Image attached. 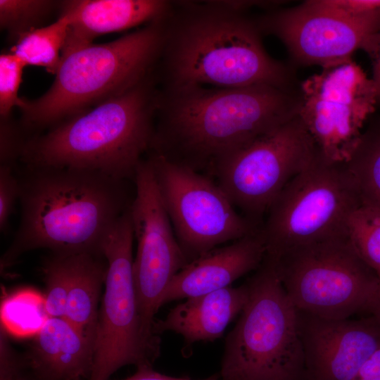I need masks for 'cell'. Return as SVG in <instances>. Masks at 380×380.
Returning a JSON list of instances; mask_svg holds the SVG:
<instances>
[{
    "mask_svg": "<svg viewBox=\"0 0 380 380\" xmlns=\"http://www.w3.org/2000/svg\"><path fill=\"white\" fill-rule=\"evenodd\" d=\"M289 88L160 87L150 151L211 177L231 153L298 114Z\"/></svg>",
    "mask_w": 380,
    "mask_h": 380,
    "instance_id": "cell-1",
    "label": "cell"
},
{
    "mask_svg": "<svg viewBox=\"0 0 380 380\" xmlns=\"http://www.w3.org/2000/svg\"><path fill=\"white\" fill-rule=\"evenodd\" d=\"M22 167L20 172L15 171L20 219L1 258V270L39 248L103 255V243L133 200L128 180L90 170Z\"/></svg>",
    "mask_w": 380,
    "mask_h": 380,
    "instance_id": "cell-2",
    "label": "cell"
},
{
    "mask_svg": "<svg viewBox=\"0 0 380 380\" xmlns=\"http://www.w3.org/2000/svg\"><path fill=\"white\" fill-rule=\"evenodd\" d=\"M255 19L220 1H172L156 70L160 87L289 88L286 67L265 51Z\"/></svg>",
    "mask_w": 380,
    "mask_h": 380,
    "instance_id": "cell-3",
    "label": "cell"
},
{
    "mask_svg": "<svg viewBox=\"0 0 380 380\" xmlns=\"http://www.w3.org/2000/svg\"><path fill=\"white\" fill-rule=\"evenodd\" d=\"M159 95L154 72L128 91L30 137L19 162L134 179L142 156L150 150Z\"/></svg>",
    "mask_w": 380,
    "mask_h": 380,
    "instance_id": "cell-4",
    "label": "cell"
},
{
    "mask_svg": "<svg viewBox=\"0 0 380 380\" xmlns=\"http://www.w3.org/2000/svg\"><path fill=\"white\" fill-rule=\"evenodd\" d=\"M167 16L112 42L89 44L61 54L49 89L23 99L24 131L42 130L122 94L153 74L160 58Z\"/></svg>",
    "mask_w": 380,
    "mask_h": 380,
    "instance_id": "cell-5",
    "label": "cell"
},
{
    "mask_svg": "<svg viewBox=\"0 0 380 380\" xmlns=\"http://www.w3.org/2000/svg\"><path fill=\"white\" fill-rule=\"evenodd\" d=\"M248 301L228 334L220 380H308L298 311L272 260L247 280Z\"/></svg>",
    "mask_w": 380,
    "mask_h": 380,
    "instance_id": "cell-6",
    "label": "cell"
},
{
    "mask_svg": "<svg viewBox=\"0 0 380 380\" xmlns=\"http://www.w3.org/2000/svg\"><path fill=\"white\" fill-rule=\"evenodd\" d=\"M270 259L297 310L330 319L366 314L380 320L379 279L347 237L300 246Z\"/></svg>",
    "mask_w": 380,
    "mask_h": 380,
    "instance_id": "cell-7",
    "label": "cell"
},
{
    "mask_svg": "<svg viewBox=\"0 0 380 380\" xmlns=\"http://www.w3.org/2000/svg\"><path fill=\"white\" fill-rule=\"evenodd\" d=\"M361 201L346 164L329 163L319 153L269 208L260 227L265 256L276 259L300 246L347 237L348 220Z\"/></svg>",
    "mask_w": 380,
    "mask_h": 380,
    "instance_id": "cell-8",
    "label": "cell"
},
{
    "mask_svg": "<svg viewBox=\"0 0 380 380\" xmlns=\"http://www.w3.org/2000/svg\"><path fill=\"white\" fill-rule=\"evenodd\" d=\"M318 154L298 114L227 156L211 177L236 209L261 226L278 195Z\"/></svg>",
    "mask_w": 380,
    "mask_h": 380,
    "instance_id": "cell-9",
    "label": "cell"
},
{
    "mask_svg": "<svg viewBox=\"0 0 380 380\" xmlns=\"http://www.w3.org/2000/svg\"><path fill=\"white\" fill-rule=\"evenodd\" d=\"M134 239L130 206L103 245L107 262L89 380H108L126 365L151 367L159 355L145 341L133 277Z\"/></svg>",
    "mask_w": 380,
    "mask_h": 380,
    "instance_id": "cell-10",
    "label": "cell"
},
{
    "mask_svg": "<svg viewBox=\"0 0 380 380\" xmlns=\"http://www.w3.org/2000/svg\"><path fill=\"white\" fill-rule=\"evenodd\" d=\"M148 160L165 208L189 262L260 225L239 214L210 177L150 152Z\"/></svg>",
    "mask_w": 380,
    "mask_h": 380,
    "instance_id": "cell-11",
    "label": "cell"
},
{
    "mask_svg": "<svg viewBox=\"0 0 380 380\" xmlns=\"http://www.w3.org/2000/svg\"><path fill=\"white\" fill-rule=\"evenodd\" d=\"M299 96L298 116L319 155L329 163H346L378 102L372 80L349 58L308 77Z\"/></svg>",
    "mask_w": 380,
    "mask_h": 380,
    "instance_id": "cell-12",
    "label": "cell"
},
{
    "mask_svg": "<svg viewBox=\"0 0 380 380\" xmlns=\"http://www.w3.org/2000/svg\"><path fill=\"white\" fill-rule=\"evenodd\" d=\"M130 205L137 242L133 277L144 338L157 348L160 340L153 331L161 297L173 277L188 262L175 235L147 159L138 165Z\"/></svg>",
    "mask_w": 380,
    "mask_h": 380,
    "instance_id": "cell-13",
    "label": "cell"
},
{
    "mask_svg": "<svg viewBox=\"0 0 380 380\" xmlns=\"http://www.w3.org/2000/svg\"><path fill=\"white\" fill-rule=\"evenodd\" d=\"M255 20L262 34L278 37L296 62L323 68L351 58L355 51L363 49L380 30V11L352 17L322 0H310L272 10Z\"/></svg>",
    "mask_w": 380,
    "mask_h": 380,
    "instance_id": "cell-14",
    "label": "cell"
},
{
    "mask_svg": "<svg viewBox=\"0 0 380 380\" xmlns=\"http://www.w3.org/2000/svg\"><path fill=\"white\" fill-rule=\"evenodd\" d=\"M298 311L308 380H353L380 346V320L330 319Z\"/></svg>",
    "mask_w": 380,
    "mask_h": 380,
    "instance_id": "cell-15",
    "label": "cell"
},
{
    "mask_svg": "<svg viewBox=\"0 0 380 380\" xmlns=\"http://www.w3.org/2000/svg\"><path fill=\"white\" fill-rule=\"evenodd\" d=\"M265 254L260 228L229 245L216 247L188 262L173 277L160 307L230 286L239 278L255 271Z\"/></svg>",
    "mask_w": 380,
    "mask_h": 380,
    "instance_id": "cell-16",
    "label": "cell"
},
{
    "mask_svg": "<svg viewBox=\"0 0 380 380\" xmlns=\"http://www.w3.org/2000/svg\"><path fill=\"white\" fill-rule=\"evenodd\" d=\"M172 1L164 0H69L59 4L68 26L61 54L119 32L166 17Z\"/></svg>",
    "mask_w": 380,
    "mask_h": 380,
    "instance_id": "cell-17",
    "label": "cell"
},
{
    "mask_svg": "<svg viewBox=\"0 0 380 380\" xmlns=\"http://www.w3.org/2000/svg\"><path fill=\"white\" fill-rule=\"evenodd\" d=\"M25 362L40 380L90 377L94 342L63 317H49L33 336Z\"/></svg>",
    "mask_w": 380,
    "mask_h": 380,
    "instance_id": "cell-18",
    "label": "cell"
},
{
    "mask_svg": "<svg viewBox=\"0 0 380 380\" xmlns=\"http://www.w3.org/2000/svg\"><path fill=\"white\" fill-rule=\"evenodd\" d=\"M249 296L247 282L187 298L173 307L162 319L154 322L155 335L172 331L188 345L213 341L223 334L229 324L241 314Z\"/></svg>",
    "mask_w": 380,
    "mask_h": 380,
    "instance_id": "cell-19",
    "label": "cell"
},
{
    "mask_svg": "<svg viewBox=\"0 0 380 380\" xmlns=\"http://www.w3.org/2000/svg\"><path fill=\"white\" fill-rule=\"evenodd\" d=\"M106 273L107 262L103 255L70 253V279L63 318L94 343L100 294Z\"/></svg>",
    "mask_w": 380,
    "mask_h": 380,
    "instance_id": "cell-20",
    "label": "cell"
},
{
    "mask_svg": "<svg viewBox=\"0 0 380 380\" xmlns=\"http://www.w3.org/2000/svg\"><path fill=\"white\" fill-rule=\"evenodd\" d=\"M68 26V18L59 15L54 23L46 27L19 35L9 51L17 56L26 66L43 67L48 72L55 75L61 63Z\"/></svg>",
    "mask_w": 380,
    "mask_h": 380,
    "instance_id": "cell-21",
    "label": "cell"
},
{
    "mask_svg": "<svg viewBox=\"0 0 380 380\" xmlns=\"http://www.w3.org/2000/svg\"><path fill=\"white\" fill-rule=\"evenodd\" d=\"M49 317L44 296L32 289L13 293L1 303V328L15 337L34 336Z\"/></svg>",
    "mask_w": 380,
    "mask_h": 380,
    "instance_id": "cell-22",
    "label": "cell"
},
{
    "mask_svg": "<svg viewBox=\"0 0 380 380\" xmlns=\"http://www.w3.org/2000/svg\"><path fill=\"white\" fill-rule=\"evenodd\" d=\"M345 164L355 180L361 199L380 207V129L362 133Z\"/></svg>",
    "mask_w": 380,
    "mask_h": 380,
    "instance_id": "cell-23",
    "label": "cell"
},
{
    "mask_svg": "<svg viewBox=\"0 0 380 380\" xmlns=\"http://www.w3.org/2000/svg\"><path fill=\"white\" fill-rule=\"evenodd\" d=\"M347 239L380 281V207L362 200L347 222Z\"/></svg>",
    "mask_w": 380,
    "mask_h": 380,
    "instance_id": "cell-24",
    "label": "cell"
},
{
    "mask_svg": "<svg viewBox=\"0 0 380 380\" xmlns=\"http://www.w3.org/2000/svg\"><path fill=\"white\" fill-rule=\"evenodd\" d=\"M59 4L49 0H0L1 28L14 42L21 34L38 28Z\"/></svg>",
    "mask_w": 380,
    "mask_h": 380,
    "instance_id": "cell-25",
    "label": "cell"
},
{
    "mask_svg": "<svg viewBox=\"0 0 380 380\" xmlns=\"http://www.w3.org/2000/svg\"><path fill=\"white\" fill-rule=\"evenodd\" d=\"M45 306L49 317H63L70 279V253L50 252L42 266Z\"/></svg>",
    "mask_w": 380,
    "mask_h": 380,
    "instance_id": "cell-26",
    "label": "cell"
},
{
    "mask_svg": "<svg viewBox=\"0 0 380 380\" xmlns=\"http://www.w3.org/2000/svg\"><path fill=\"white\" fill-rule=\"evenodd\" d=\"M25 64L8 51L0 55V117L10 118L14 107L20 108L23 99L18 96L22 75Z\"/></svg>",
    "mask_w": 380,
    "mask_h": 380,
    "instance_id": "cell-27",
    "label": "cell"
},
{
    "mask_svg": "<svg viewBox=\"0 0 380 380\" xmlns=\"http://www.w3.org/2000/svg\"><path fill=\"white\" fill-rule=\"evenodd\" d=\"M24 130L11 118L1 119L0 122V163L1 165L15 167L20 161L23 147L27 140Z\"/></svg>",
    "mask_w": 380,
    "mask_h": 380,
    "instance_id": "cell-28",
    "label": "cell"
},
{
    "mask_svg": "<svg viewBox=\"0 0 380 380\" xmlns=\"http://www.w3.org/2000/svg\"><path fill=\"white\" fill-rule=\"evenodd\" d=\"M15 167L0 165V230L4 232L8 224L15 205L20 197V184Z\"/></svg>",
    "mask_w": 380,
    "mask_h": 380,
    "instance_id": "cell-29",
    "label": "cell"
},
{
    "mask_svg": "<svg viewBox=\"0 0 380 380\" xmlns=\"http://www.w3.org/2000/svg\"><path fill=\"white\" fill-rule=\"evenodd\" d=\"M0 380H40L10 346L7 334H1Z\"/></svg>",
    "mask_w": 380,
    "mask_h": 380,
    "instance_id": "cell-30",
    "label": "cell"
},
{
    "mask_svg": "<svg viewBox=\"0 0 380 380\" xmlns=\"http://www.w3.org/2000/svg\"><path fill=\"white\" fill-rule=\"evenodd\" d=\"M327 6L352 17H362L380 11V0H322Z\"/></svg>",
    "mask_w": 380,
    "mask_h": 380,
    "instance_id": "cell-31",
    "label": "cell"
},
{
    "mask_svg": "<svg viewBox=\"0 0 380 380\" xmlns=\"http://www.w3.org/2000/svg\"><path fill=\"white\" fill-rule=\"evenodd\" d=\"M369 56L372 65V81L378 101H380V30L367 42L362 49Z\"/></svg>",
    "mask_w": 380,
    "mask_h": 380,
    "instance_id": "cell-32",
    "label": "cell"
},
{
    "mask_svg": "<svg viewBox=\"0 0 380 380\" xmlns=\"http://www.w3.org/2000/svg\"><path fill=\"white\" fill-rule=\"evenodd\" d=\"M353 380H380V346L362 365Z\"/></svg>",
    "mask_w": 380,
    "mask_h": 380,
    "instance_id": "cell-33",
    "label": "cell"
},
{
    "mask_svg": "<svg viewBox=\"0 0 380 380\" xmlns=\"http://www.w3.org/2000/svg\"><path fill=\"white\" fill-rule=\"evenodd\" d=\"M124 380H192L185 378H176L162 374L154 371L152 367H138L134 374ZM199 380H220V376H212L206 379Z\"/></svg>",
    "mask_w": 380,
    "mask_h": 380,
    "instance_id": "cell-34",
    "label": "cell"
}]
</instances>
